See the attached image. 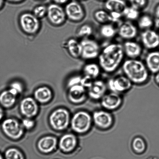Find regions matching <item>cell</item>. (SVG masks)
Here are the masks:
<instances>
[{"label":"cell","instance_id":"cell-5","mask_svg":"<svg viewBox=\"0 0 159 159\" xmlns=\"http://www.w3.org/2000/svg\"><path fill=\"white\" fill-rule=\"evenodd\" d=\"M19 24L23 32L29 35H35L40 29L39 19L30 12H24L20 16Z\"/></svg>","mask_w":159,"mask_h":159},{"label":"cell","instance_id":"cell-20","mask_svg":"<svg viewBox=\"0 0 159 159\" xmlns=\"http://www.w3.org/2000/svg\"><path fill=\"white\" fill-rule=\"evenodd\" d=\"M117 25L113 23L100 25L98 33L101 38L106 40L113 39L117 36Z\"/></svg>","mask_w":159,"mask_h":159},{"label":"cell","instance_id":"cell-15","mask_svg":"<svg viewBox=\"0 0 159 159\" xmlns=\"http://www.w3.org/2000/svg\"><path fill=\"white\" fill-rule=\"evenodd\" d=\"M100 100L102 107L104 110L109 111L117 110L123 103L121 94L113 92L106 93Z\"/></svg>","mask_w":159,"mask_h":159},{"label":"cell","instance_id":"cell-30","mask_svg":"<svg viewBox=\"0 0 159 159\" xmlns=\"http://www.w3.org/2000/svg\"><path fill=\"white\" fill-rule=\"evenodd\" d=\"M16 97L10 90H6L0 95V103L4 107H11L16 101Z\"/></svg>","mask_w":159,"mask_h":159},{"label":"cell","instance_id":"cell-13","mask_svg":"<svg viewBox=\"0 0 159 159\" xmlns=\"http://www.w3.org/2000/svg\"><path fill=\"white\" fill-rule=\"evenodd\" d=\"M2 127L4 133L13 139H17L21 138L24 132L22 125L16 120L12 118L4 120Z\"/></svg>","mask_w":159,"mask_h":159},{"label":"cell","instance_id":"cell-31","mask_svg":"<svg viewBox=\"0 0 159 159\" xmlns=\"http://www.w3.org/2000/svg\"><path fill=\"white\" fill-rule=\"evenodd\" d=\"M141 12L128 5L122 12L123 19L124 20L134 22L138 20L141 13Z\"/></svg>","mask_w":159,"mask_h":159},{"label":"cell","instance_id":"cell-21","mask_svg":"<svg viewBox=\"0 0 159 159\" xmlns=\"http://www.w3.org/2000/svg\"><path fill=\"white\" fill-rule=\"evenodd\" d=\"M77 137L73 134H66L61 137L59 143L61 149L64 152H69L75 148L77 144Z\"/></svg>","mask_w":159,"mask_h":159},{"label":"cell","instance_id":"cell-19","mask_svg":"<svg viewBox=\"0 0 159 159\" xmlns=\"http://www.w3.org/2000/svg\"><path fill=\"white\" fill-rule=\"evenodd\" d=\"M87 96L86 89L81 84L70 87L68 98L71 102L75 104L81 103L86 99Z\"/></svg>","mask_w":159,"mask_h":159},{"label":"cell","instance_id":"cell-4","mask_svg":"<svg viewBox=\"0 0 159 159\" xmlns=\"http://www.w3.org/2000/svg\"><path fill=\"white\" fill-rule=\"evenodd\" d=\"M80 43L81 59L87 61L97 60L102 49L100 43L93 37L81 40Z\"/></svg>","mask_w":159,"mask_h":159},{"label":"cell","instance_id":"cell-46","mask_svg":"<svg viewBox=\"0 0 159 159\" xmlns=\"http://www.w3.org/2000/svg\"><path fill=\"white\" fill-rule=\"evenodd\" d=\"M97 1H99V2H105L106 1H107V0H97Z\"/></svg>","mask_w":159,"mask_h":159},{"label":"cell","instance_id":"cell-33","mask_svg":"<svg viewBox=\"0 0 159 159\" xmlns=\"http://www.w3.org/2000/svg\"><path fill=\"white\" fill-rule=\"evenodd\" d=\"M5 157L6 159H25L22 153L18 149L14 148L6 151Z\"/></svg>","mask_w":159,"mask_h":159},{"label":"cell","instance_id":"cell-34","mask_svg":"<svg viewBox=\"0 0 159 159\" xmlns=\"http://www.w3.org/2000/svg\"><path fill=\"white\" fill-rule=\"evenodd\" d=\"M127 2L129 5L142 12L147 7L148 0H128Z\"/></svg>","mask_w":159,"mask_h":159},{"label":"cell","instance_id":"cell-37","mask_svg":"<svg viewBox=\"0 0 159 159\" xmlns=\"http://www.w3.org/2000/svg\"><path fill=\"white\" fill-rule=\"evenodd\" d=\"M94 80L92 79L91 77L88 76L83 75L82 76L81 79L80 84L86 89H88L93 84Z\"/></svg>","mask_w":159,"mask_h":159},{"label":"cell","instance_id":"cell-3","mask_svg":"<svg viewBox=\"0 0 159 159\" xmlns=\"http://www.w3.org/2000/svg\"><path fill=\"white\" fill-rule=\"evenodd\" d=\"M92 115L89 112L80 111L73 116L71 120V127L76 133L84 134L89 131L93 125Z\"/></svg>","mask_w":159,"mask_h":159},{"label":"cell","instance_id":"cell-48","mask_svg":"<svg viewBox=\"0 0 159 159\" xmlns=\"http://www.w3.org/2000/svg\"><path fill=\"white\" fill-rule=\"evenodd\" d=\"M81 1H85V0H81Z\"/></svg>","mask_w":159,"mask_h":159},{"label":"cell","instance_id":"cell-36","mask_svg":"<svg viewBox=\"0 0 159 159\" xmlns=\"http://www.w3.org/2000/svg\"><path fill=\"white\" fill-rule=\"evenodd\" d=\"M23 90V86L21 83L18 82H14L11 84L10 89L9 90L11 93L17 96L19 93H21Z\"/></svg>","mask_w":159,"mask_h":159},{"label":"cell","instance_id":"cell-29","mask_svg":"<svg viewBox=\"0 0 159 159\" xmlns=\"http://www.w3.org/2000/svg\"><path fill=\"white\" fill-rule=\"evenodd\" d=\"M94 28L90 23H85L81 25L77 29V35L81 40L93 37L94 35Z\"/></svg>","mask_w":159,"mask_h":159},{"label":"cell","instance_id":"cell-1","mask_svg":"<svg viewBox=\"0 0 159 159\" xmlns=\"http://www.w3.org/2000/svg\"><path fill=\"white\" fill-rule=\"evenodd\" d=\"M126 58L122 43L114 41L102 48L97 60L102 72L110 75L121 68Z\"/></svg>","mask_w":159,"mask_h":159},{"label":"cell","instance_id":"cell-35","mask_svg":"<svg viewBox=\"0 0 159 159\" xmlns=\"http://www.w3.org/2000/svg\"><path fill=\"white\" fill-rule=\"evenodd\" d=\"M47 12V7L44 6L40 5L37 6L34 9L33 14L40 19L46 16Z\"/></svg>","mask_w":159,"mask_h":159},{"label":"cell","instance_id":"cell-41","mask_svg":"<svg viewBox=\"0 0 159 159\" xmlns=\"http://www.w3.org/2000/svg\"><path fill=\"white\" fill-rule=\"evenodd\" d=\"M53 1L57 4H63L66 2L68 0H53Z\"/></svg>","mask_w":159,"mask_h":159},{"label":"cell","instance_id":"cell-43","mask_svg":"<svg viewBox=\"0 0 159 159\" xmlns=\"http://www.w3.org/2000/svg\"><path fill=\"white\" fill-rule=\"evenodd\" d=\"M3 116H4V113H3V110L0 107V120L2 119Z\"/></svg>","mask_w":159,"mask_h":159},{"label":"cell","instance_id":"cell-39","mask_svg":"<svg viewBox=\"0 0 159 159\" xmlns=\"http://www.w3.org/2000/svg\"><path fill=\"white\" fill-rule=\"evenodd\" d=\"M22 125L23 127L27 129H32L34 126V122L30 118H27L23 120Z\"/></svg>","mask_w":159,"mask_h":159},{"label":"cell","instance_id":"cell-26","mask_svg":"<svg viewBox=\"0 0 159 159\" xmlns=\"http://www.w3.org/2000/svg\"><path fill=\"white\" fill-rule=\"evenodd\" d=\"M66 45L68 52L71 57L75 59L81 58L82 46L80 40L71 38L68 40Z\"/></svg>","mask_w":159,"mask_h":159},{"label":"cell","instance_id":"cell-24","mask_svg":"<svg viewBox=\"0 0 159 159\" xmlns=\"http://www.w3.org/2000/svg\"><path fill=\"white\" fill-rule=\"evenodd\" d=\"M126 0H107L104 2V9L109 12H118L122 13L128 6Z\"/></svg>","mask_w":159,"mask_h":159},{"label":"cell","instance_id":"cell-10","mask_svg":"<svg viewBox=\"0 0 159 159\" xmlns=\"http://www.w3.org/2000/svg\"><path fill=\"white\" fill-rule=\"evenodd\" d=\"M66 18L75 23L83 21L86 16L84 6L77 1H72L66 5L65 9Z\"/></svg>","mask_w":159,"mask_h":159},{"label":"cell","instance_id":"cell-49","mask_svg":"<svg viewBox=\"0 0 159 159\" xmlns=\"http://www.w3.org/2000/svg\"><path fill=\"white\" fill-rule=\"evenodd\" d=\"M158 28H159V26Z\"/></svg>","mask_w":159,"mask_h":159},{"label":"cell","instance_id":"cell-14","mask_svg":"<svg viewBox=\"0 0 159 159\" xmlns=\"http://www.w3.org/2000/svg\"><path fill=\"white\" fill-rule=\"evenodd\" d=\"M126 58L140 59L142 56L144 49L140 42L136 40H127L122 43Z\"/></svg>","mask_w":159,"mask_h":159},{"label":"cell","instance_id":"cell-11","mask_svg":"<svg viewBox=\"0 0 159 159\" xmlns=\"http://www.w3.org/2000/svg\"><path fill=\"white\" fill-rule=\"evenodd\" d=\"M92 117L93 124L100 130H108L113 125L114 118L113 115L107 110L96 111L93 112Z\"/></svg>","mask_w":159,"mask_h":159},{"label":"cell","instance_id":"cell-42","mask_svg":"<svg viewBox=\"0 0 159 159\" xmlns=\"http://www.w3.org/2000/svg\"><path fill=\"white\" fill-rule=\"evenodd\" d=\"M155 82L159 85V71L155 74Z\"/></svg>","mask_w":159,"mask_h":159},{"label":"cell","instance_id":"cell-27","mask_svg":"<svg viewBox=\"0 0 159 159\" xmlns=\"http://www.w3.org/2000/svg\"><path fill=\"white\" fill-rule=\"evenodd\" d=\"M93 16L96 22L100 25L113 23L110 12L104 8L97 9L94 11L93 12Z\"/></svg>","mask_w":159,"mask_h":159},{"label":"cell","instance_id":"cell-2","mask_svg":"<svg viewBox=\"0 0 159 159\" xmlns=\"http://www.w3.org/2000/svg\"><path fill=\"white\" fill-rule=\"evenodd\" d=\"M123 74L132 84L141 85L148 82L150 73L141 59L126 58L121 68Z\"/></svg>","mask_w":159,"mask_h":159},{"label":"cell","instance_id":"cell-18","mask_svg":"<svg viewBox=\"0 0 159 159\" xmlns=\"http://www.w3.org/2000/svg\"><path fill=\"white\" fill-rule=\"evenodd\" d=\"M20 108L21 113L27 118L35 116L38 113V105L35 100L30 97L25 98L22 101Z\"/></svg>","mask_w":159,"mask_h":159},{"label":"cell","instance_id":"cell-28","mask_svg":"<svg viewBox=\"0 0 159 159\" xmlns=\"http://www.w3.org/2000/svg\"><path fill=\"white\" fill-rule=\"evenodd\" d=\"M34 96L38 102L41 103H46L49 102L52 98V93L48 87H40L35 90Z\"/></svg>","mask_w":159,"mask_h":159},{"label":"cell","instance_id":"cell-47","mask_svg":"<svg viewBox=\"0 0 159 159\" xmlns=\"http://www.w3.org/2000/svg\"><path fill=\"white\" fill-rule=\"evenodd\" d=\"M0 159H4L1 155H0Z\"/></svg>","mask_w":159,"mask_h":159},{"label":"cell","instance_id":"cell-22","mask_svg":"<svg viewBox=\"0 0 159 159\" xmlns=\"http://www.w3.org/2000/svg\"><path fill=\"white\" fill-rule=\"evenodd\" d=\"M82 71L83 75L88 76L93 80L99 78L102 72L98 61H87L83 66Z\"/></svg>","mask_w":159,"mask_h":159},{"label":"cell","instance_id":"cell-23","mask_svg":"<svg viewBox=\"0 0 159 159\" xmlns=\"http://www.w3.org/2000/svg\"><path fill=\"white\" fill-rule=\"evenodd\" d=\"M57 140L55 137H45L41 139L38 143V148L40 152L44 153L52 152L57 147Z\"/></svg>","mask_w":159,"mask_h":159},{"label":"cell","instance_id":"cell-16","mask_svg":"<svg viewBox=\"0 0 159 159\" xmlns=\"http://www.w3.org/2000/svg\"><path fill=\"white\" fill-rule=\"evenodd\" d=\"M107 84L102 80H94L90 86L87 89V96L93 100H101L106 93Z\"/></svg>","mask_w":159,"mask_h":159},{"label":"cell","instance_id":"cell-7","mask_svg":"<svg viewBox=\"0 0 159 159\" xmlns=\"http://www.w3.org/2000/svg\"><path fill=\"white\" fill-rule=\"evenodd\" d=\"M107 85L111 92L121 94L130 90L133 84L125 75L123 74L109 79Z\"/></svg>","mask_w":159,"mask_h":159},{"label":"cell","instance_id":"cell-32","mask_svg":"<svg viewBox=\"0 0 159 159\" xmlns=\"http://www.w3.org/2000/svg\"><path fill=\"white\" fill-rule=\"evenodd\" d=\"M132 146L134 152L138 154L144 153L146 149L145 142L142 138L139 137L134 139L132 141Z\"/></svg>","mask_w":159,"mask_h":159},{"label":"cell","instance_id":"cell-17","mask_svg":"<svg viewBox=\"0 0 159 159\" xmlns=\"http://www.w3.org/2000/svg\"><path fill=\"white\" fill-rule=\"evenodd\" d=\"M143 61L151 74H155L159 72V51H148Z\"/></svg>","mask_w":159,"mask_h":159},{"label":"cell","instance_id":"cell-45","mask_svg":"<svg viewBox=\"0 0 159 159\" xmlns=\"http://www.w3.org/2000/svg\"><path fill=\"white\" fill-rule=\"evenodd\" d=\"M3 4V0H0V7L2 6Z\"/></svg>","mask_w":159,"mask_h":159},{"label":"cell","instance_id":"cell-8","mask_svg":"<svg viewBox=\"0 0 159 159\" xmlns=\"http://www.w3.org/2000/svg\"><path fill=\"white\" fill-rule=\"evenodd\" d=\"M70 119V114L67 110L58 109L51 114L49 121L53 128L57 130H63L68 127Z\"/></svg>","mask_w":159,"mask_h":159},{"label":"cell","instance_id":"cell-25","mask_svg":"<svg viewBox=\"0 0 159 159\" xmlns=\"http://www.w3.org/2000/svg\"><path fill=\"white\" fill-rule=\"evenodd\" d=\"M136 22L137 25L141 31L152 29L155 25L153 17L147 13H141Z\"/></svg>","mask_w":159,"mask_h":159},{"label":"cell","instance_id":"cell-12","mask_svg":"<svg viewBox=\"0 0 159 159\" xmlns=\"http://www.w3.org/2000/svg\"><path fill=\"white\" fill-rule=\"evenodd\" d=\"M46 16L50 23L55 26L62 25L67 18L65 9L57 4H52L48 6Z\"/></svg>","mask_w":159,"mask_h":159},{"label":"cell","instance_id":"cell-44","mask_svg":"<svg viewBox=\"0 0 159 159\" xmlns=\"http://www.w3.org/2000/svg\"><path fill=\"white\" fill-rule=\"evenodd\" d=\"M8 1L13 2H18L23 1V0H8Z\"/></svg>","mask_w":159,"mask_h":159},{"label":"cell","instance_id":"cell-40","mask_svg":"<svg viewBox=\"0 0 159 159\" xmlns=\"http://www.w3.org/2000/svg\"><path fill=\"white\" fill-rule=\"evenodd\" d=\"M154 14L156 19L159 20V4L156 6L154 9Z\"/></svg>","mask_w":159,"mask_h":159},{"label":"cell","instance_id":"cell-38","mask_svg":"<svg viewBox=\"0 0 159 159\" xmlns=\"http://www.w3.org/2000/svg\"><path fill=\"white\" fill-rule=\"evenodd\" d=\"M82 76L80 75H77L70 78L68 82V85L69 88L73 86L80 84Z\"/></svg>","mask_w":159,"mask_h":159},{"label":"cell","instance_id":"cell-9","mask_svg":"<svg viewBox=\"0 0 159 159\" xmlns=\"http://www.w3.org/2000/svg\"><path fill=\"white\" fill-rule=\"evenodd\" d=\"M139 36L144 49L155 50L159 46V34L153 29L141 31Z\"/></svg>","mask_w":159,"mask_h":159},{"label":"cell","instance_id":"cell-6","mask_svg":"<svg viewBox=\"0 0 159 159\" xmlns=\"http://www.w3.org/2000/svg\"><path fill=\"white\" fill-rule=\"evenodd\" d=\"M117 36L124 41L135 40L139 35V30L134 22L122 20L117 24Z\"/></svg>","mask_w":159,"mask_h":159}]
</instances>
